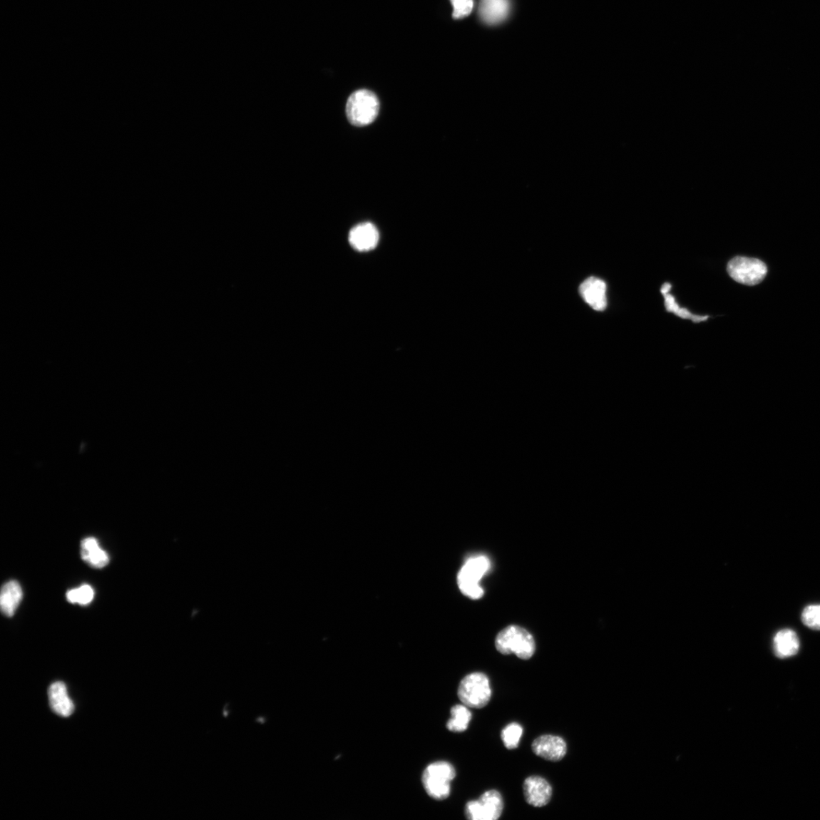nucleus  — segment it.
Here are the masks:
<instances>
[{
    "instance_id": "obj_19",
    "label": "nucleus",
    "mask_w": 820,
    "mask_h": 820,
    "mask_svg": "<svg viewBox=\"0 0 820 820\" xmlns=\"http://www.w3.org/2000/svg\"><path fill=\"white\" fill-rule=\"evenodd\" d=\"M523 732V729L520 724L517 722L511 723L502 730L501 740L507 749H516L519 746Z\"/></svg>"
},
{
    "instance_id": "obj_22",
    "label": "nucleus",
    "mask_w": 820,
    "mask_h": 820,
    "mask_svg": "<svg viewBox=\"0 0 820 820\" xmlns=\"http://www.w3.org/2000/svg\"><path fill=\"white\" fill-rule=\"evenodd\" d=\"M453 5V17L461 19L471 14L473 9V0H451Z\"/></svg>"
},
{
    "instance_id": "obj_17",
    "label": "nucleus",
    "mask_w": 820,
    "mask_h": 820,
    "mask_svg": "<svg viewBox=\"0 0 820 820\" xmlns=\"http://www.w3.org/2000/svg\"><path fill=\"white\" fill-rule=\"evenodd\" d=\"M468 708L464 704L455 705L451 708V717L447 722V728L450 732L461 733L468 729L472 719V713Z\"/></svg>"
},
{
    "instance_id": "obj_20",
    "label": "nucleus",
    "mask_w": 820,
    "mask_h": 820,
    "mask_svg": "<svg viewBox=\"0 0 820 820\" xmlns=\"http://www.w3.org/2000/svg\"><path fill=\"white\" fill-rule=\"evenodd\" d=\"M95 596V592L89 585L69 590L66 594L67 600L73 604L87 605L91 603Z\"/></svg>"
},
{
    "instance_id": "obj_5",
    "label": "nucleus",
    "mask_w": 820,
    "mask_h": 820,
    "mask_svg": "<svg viewBox=\"0 0 820 820\" xmlns=\"http://www.w3.org/2000/svg\"><path fill=\"white\" fill-rule=\"evenodd\" d=\"M490 566L489 560L483 555L472 557L466 560L458 576V587L463 595L472 600L483 597L484 591L479 583Z\"/></svg>"
},
{
    "instance_id": "obj_8",
    "label": "nucleus",
    "mask_w": 820,
    "mask_h": 820,
    "mask_svg": "<svg viewBox=\"0 0 820 820\" xmlns=\"http://www.w3.org/2000/svg\"><path fill=\"white\" fill-rule=\"evenodd\" d=\"M533 753L545 760L558 762L568 752L566 742L561 737L544 734L536 738L532 744Z\"/></svg>"
},
{
    "instance_id": "obj_2",
    "label": "nucleus",
    "mask_w": 820,
    "mask_h": 820,
    "mask_svg": "<svg viewBox=\"0 0 820 820\" xmlns=\"http://www.w3.org/2000/svg\"><path fill=\"white\" fill-rule=\"evenodd\" d=\"M456 777L452 764L445 761L429 765L421 777L425 791L431 799L437 801L447 799L451 794V781Z\"/></svg>"
},
{
    "instance_id": "obj_18",
    "label": "nucleus",
    "mask_w": 820,
    "mask_h": 820,
    "mask_svg": "<svg viewBox=\"0 0 820 820\" xmlns=\"http://www.w3.org/2000/svg\"><path fill=\"white\" fill-rule=\"evenodd\" d=\"M672 286L669 283H665L662 285L661 289L662 294L665 297V306L667 312H673L678 317L684 319H690L695 322H700L705 321L708 319V316H698L690 313L687 309H682L678 306L675 302V298L670 294V291Z\"/></svg>"
},
{
    "instance_id": "obj_1",
    "label": "nucleus",
    "mask_w": 820,
    "mask_h": 820,
    "mask_svg": "<svg viewBox=\"0 0 820 820\" xmlns=\"http://www.w3.org/2000/svg\"><path fill=\"white\" fill-rule=\"evenodd\" d=\"M497 650L503 655L515 654L518 658H532L535 644L528 631L519 626H509L501 631L496 640Z\"/></svg>"
},
{
    "instance_id": "obj_10",
    "label": "nucleus",
    "mask_w": 820,
    "mask_h": 820,
    "mask_svg": "<svg viewBox=\"0 0 820 820\" xmlns=\"http://www.w3.org/2000/svg\"><path fill=\"white\" fill-rule=\"evenodd\" d=\"M607 286L604 281L597 277H590L580 287V294L583 300L595 311H604L607 307Z\"/></svg>"
},
{
    "instance_id": "obj_7",
    "label": "nucleus",
    "mask_w": 820,
    "mask_h": 820,
    "mask_svg": "<svg viewBox=\"0 0 820 820\" xmlns=\"http://www.w3.org/2000/svg\"><path fill=\"white\" fill-rule=\"evenodd\" d=\"M503 800L501 793L489 790L476 801H468L465 807V815L470 820H496L502 815Z\"/></svg>"
},
{
    "instance_id": "obj_3",
    "label": "nucleus",
    "mask_w": 820,
    "mask_h": 820,
    "mask_svg": "<svg viewBox=\"0 0 820 820\" xmlns=\"http://www.w3.org/2000/svg\"><path fill=\"white\" fill-rule=\"evenodd\" d=\"M379 108V101L373 92L359 90L353 93L347 101V118L356 126H365L376 119Z\"/></svg>"
},
{
    "instance_id": "obj_9",
    "label": "nucleus",
    "mask_w": 820,
    "mask_h": 820,
    "mask_svg": "<svg viewBox=\"0 0 820 820\" xmlns=\"http://www.w3.org/2000/svg\"><path fill=\"white\" fill-rule=\"evenodd\" d=\"M553 787L541 777L532 776L523 782V794L527 804L535 807L546 806L552 799Z\"/></svg>"
},
{
    "instance_id": "obj_11",
    "label": "nucleus",
    "mask_w": 820,
    "mask_h": 820,
    "mask_svg": "<svg viewBox=\"0 0 820 820\" xmlns=\"http://www.w3.org/2000/svg\"><path fill=\"white\" fill-rule=\"evenodd\" d=\"M379 240V231L371 222L358 225L349 234L350 245L359 252H367L376 248Z\"/></svg>"
},
{
    "instance_id": "obj_6",
    "label": "nucleus",
    "mask_w": 820,
    "mask_h": 820,
    "mask_svg": "<svg viewBox=\"0 0 820 820\" xmlns=\"http://www.w3.org/2000/svg\"><path fill=\"white\" fill-rule=\"evenodd\" d=\"M727 271L736 282L747 286H755L762 282L768 270L766 264L762 261L737 256L729 262Z\"/></svg>"
},
{
    "instance_id": "obj_14",
    "label": "nucleus",
    "mask_w": 820,
    "mask_h": 820,
    "mask_svg": "<svg viewBox=\"0 0 820 820\" xmlns=\"http://www.w3.org/2000/svg\"><path fill=\"white\" fill-rule=\"evenodd\" d=\"M81 558L93 568H103L109 563L106 552L101 548L96 538L88 537L81 542Z\"/></svg>"
},
{
    "instance_id": "obj_16",
    "label": "nucleus",
    "mask_w": 820,
    "mask_h": 820,
    "mask_svg": "<svg viewBox=\"0 0 820 820\" xmlns=\"http://www.w3.org/2000/svg\"><path fill=\"white\" fill-rule=\"evenodd\" d=\"M509 9V0H483L479 14L488 24H497L506 18Z\"/></svg>"
},
{
    "instance_id": "obj_12",
    "label": "nucleus",
    "mask_w": 820,
    "mask_h": 820,
    "mask_svg": "<svg viewBox=\"0 0 820 820\" xmlns=\"http://www.w3.org/2000/svg\"><path fill=\"white\" fill-rule=\"evenodd\" d=\"M48 697L52 710L58 716L68 717L73 713V702L68 697L64 683L57 682L52 684L48 690Z\"/></svg>"
},
{
    "instance_id": "obj_21",
    "label": "nucleus",
    "mask_w": 820,
    "mask_h": 820,
    "mask_svg": "<svg viewBox=\"0 0 820 820\" xmlns=\"http://www.w3.org/2000/svg\"><path fill=\"white\" fill-rule=\"evenodd\" d=\"M802 622L812 630H820V605L806 607L802 613Z\"/></svg>"
},
{
    "instance_id": "obj_13",
    "label": "nucleus",
    "mask_w": 820,
    "mask_h": 820,
    "mask_svg": "<svg viewBox=\"0 0 820 820\" xmlns=\"http://www.w3.org/2000/svg\"><path fill=\"white\" fill-rule=\"evenodd\" d=\"M773 648L777 657L781 659L791 657L799 651V637L792 630H781L777 632L773 640Z\"/></svg>"
},
{
    "instance_id": "obj_15",
    "label": "nucleus",
    "mask_w": 820,
    "mask_h": 820,
    "mask_svg": "<svg viewBox=\"0 0 820 820\" xmlns=\"http://www.w3.org/2000/svg\"><path fill=\"white\" fill-rule=\"evenodd\" d=\"M23 593L19 582L11 580L4 584L0 595L1 611L6 617H13L22 600Z\"/></svg>"
},
{
    "instance_id": "obj_4",
    "label": "nucleus",
    "mask_w": 820,
    "mask_h": 820,
    "mask_svg": "<svg viewBox=\"0 0 820 820\" xmlns=\"http://www.w3.org/2000/svg\"><path fill=\"white\" fill-rule=\"evenodd\" d=\"M491 689L488 676L474 672L465 676L458 687V695L462 704L468 708L482 709L488 704Z\"/></svg>"
}]
</instances>
